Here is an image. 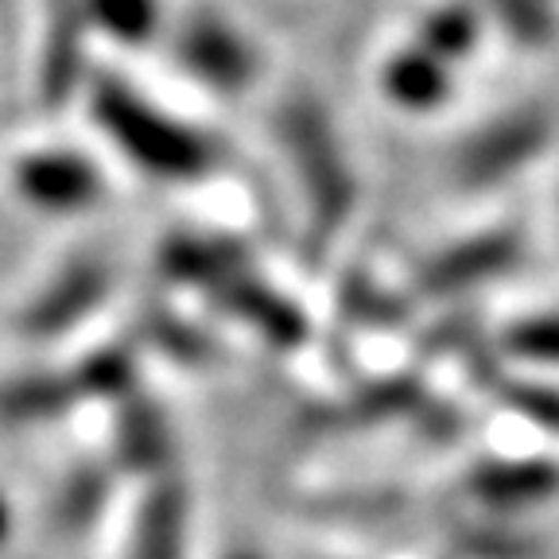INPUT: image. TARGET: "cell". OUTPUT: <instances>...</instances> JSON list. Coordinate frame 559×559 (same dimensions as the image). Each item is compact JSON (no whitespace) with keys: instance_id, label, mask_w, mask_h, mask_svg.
<instances>
[{"instance_id":"cell-1","label":"cell","mask_w":559,"mask_h":559,"mask_svg":"<svg viewBox=\"0 0 559 559\" xmlns=\"http://www.w3.org/2000/svg\"><path fill=\"white\" fill-rule=\"evenodd\" d=\"M94 114L105 136L124 152V159L156 179L183 183V179H199L214 167V144L199 129L152 105L124 82H97Z\"/></svg>"},{"instance_id":"cell-2","label":"cell","mask_w":559,"mask_h":559,"mask_svg":"<svg viewBox=\"0 0 559 559\" xmlns=\"http://www.w3.org/2000/svg\"><path fill=\"white\" fill-rule=\"evenodd\" d=\"M280 140L288 148L292 175H296L299 199L307 210V226L319 237H334L349 222L354 194H358L334 121L319 102L296 97L280 114Z\"/></svg>"},{"instance_id":"cell-3","label":"cell","mask_w":559,"mask_h":559,"mask_svg":"<svg viewBox=\"0 0 559 559\" xmlns=\"http://www.w3.org/2000/svg\"><path fill=\"white\" fill-rule=\"evenodd\" d=\"M551 136V121L544 109L521 105L509 114L481 124L474 136H466L454 152V179L463 191H486L501 183L521 167H528L544 152Z\"/></svg>"},{"instance_id":"cell-4","label":"cell","mask_w":559,"mask_h":559,"mask_svg":"<svg viewBox=\"0 0 559 559\" xmlns=\"http://www.w3.org/2000/svg\"><path fill=\"white\" fill-rule=\"evenodd\" d=\"M109 284H114V269H109L102 257H79V261H70L67 269L24 307L20 331L32 334V338H55V334L74 331L86 314H94L97 307H102V299L109 296Z\"/></svg>"},{"instance_id":"cell-5","label":"cell","mask_w":559,"mask_h":559,"mask_svg":"<svg viewBox=\"0 0 559 559\" xmlns=\"http://www.w3.org/2000/svg\"><path fill=\"white\" fill-rule=\"evenodd\" d=\"M521 261V237L509 229H486V234L463 237L447 245L419 269L416 284L428 296H463V292L506 276Z\"/></svg>"},{"instance_id":"cell-6","label":"cell","mask_w":559,"mask_h":559,"mask_svg":"<svg viewBox=\"0 0 559 559\" xmlns=\"http://www.w3.org/2000/svg\"><path fill=\"white\" fill-rule=\"evenodd\" d=\"M16 191L44 210H79L97 199L102 179L79 152H27L16 164Z\"/></svg>"},{"instance_id":"cell-7","label":"cell","mask_w":559,"mask_h":559,"mask_svg":"<svg viewBox=\"0 0 559 559\" xmlns=\"http://www.w3.org/2000/svg\"><path fill=\"white\" fill-rule=\"evenodd\" d=\"M179 59L191 74L218 90H237L253 79V47L218 16H194L183 27Z\"/></svg>"},{"instance_id":"cell-8","label":"cell","mask_w":559,"mask_h":559,"mask_svg":"<svg viewBox=\"0 0 559 559\" xmlns=\"http://www.w3.org/2000/svg\"><path fill=\"white\" fill-rule=\"evenodd\" d=\"M191 498L175 478H156L132 521L129 559H187Z\"/></svg>"},{"instance_id":"cell-9","label":"cell","mask_w":559,"mask_h":559,"mask_svg":"<svg viewBox=\"0 0 559 559\" xmlns=\"http://www.w3.org/2000/svg\"><path fill=\"white\" fill-rule=\"evenodd\" d=\"M463 489L486 509H524L540 506L559 493V466L544 459H498L478 463L466 474Z\"/></svg>"},{"instance_id":"cell-10","label":"cell","mask_w":559,"mask_h":559,"mask_svg":"<svg viewBox=\"0 0 559 559\" xmlns=\"http://www.w3.org/2000/svg\"><path fill=\"white\" fill-rule=\"evenodd\" d=\"M159 264L175 284H194L214 296L229 280L245 276V249L241 241L222 234H179L164 245Z\"/></svg>"},{"instance_id":"cell-11","label":"cell","mask_w":559,"mask_h":559,"mask_svg":"<svg viewBox=\"0 0 559 559\" xmlns=\"http://www.w3.org/2000/svg\"><path fill=\"white\" fill-rule=\"evenodd\" d=\"M214 299L226 307V314H234L237 323L253 326V331L261 334V338H269L272 346H296L307 331L304 314L296 311V304H288L280 292L264 288L261 280L249 276V272L229 280L226 288L214 292Z\"/></svg>"},{"instance_id":"cell-12","label":"cell","mask_w":559,"mask_h":559,"mask_svg":"<svg viewBox=\"0 0 559 559\" xmlns=\"http://www.w3.org/2000/svg\"><path fill=\"white\" fill-rule=\"evenodd\" d=\"M167 459H171V428L164 412L140 396H124L117 416V463L167 478Z\"/></svg>"},{"instance_id":"cell-13","label":"cell","mask_w":559,"mask_h":559,"mask_svg":"<svg viewBox=\"0 0 559 559\" xmlns=\"http://www.w3.org/2000/svg\"><path fill=\"white\" fill-rule=\"evenodd\" d=\"M381 86L404 109H431V105H443L451 94V62L431 55L424 44L404 47L384 62Z\"/></svg>"},{"instance_id":"cell-14","label":"cell","mask_w":559,"mask_h":559,"mask_svg":"<svg viewBox=\"0 0 559 559\" xmlns=\"http://www.w3.org/2000/svg\"><path fill=\"white\" fill-rule=\"evenodd\" d=\"M82 401L70 369L62 373H24L0 384V424H44Z\"/></svg>"},{"instance_id":"cell-15","label":"cell","mask_w":559,"mask_h":559,"mask_svg":"<svg viewBox=\"0 0 559 559\" xmlns=\"http://www.w3.org/2000/svg\"><path fill=\"white\" fill-rule=\"evenodd\" d=\"M82 16L74 12V0L55 4L51 27H47V47H44V74H39V90L47 102H62L79 79L82 67Z\"/></svg>"},{"instance_id":"cell-16","label":"cell","mask_w":559,"mask_h":559,"mask_svg":"<svg viewBox=\"0 0 559 559\" xmlns=\"http://www.w3.org/2000/svg\"><path fill=\"white\" fill-rule=\"evenodd\" d=\"M105 498H109V478H105L102 471H79L67 486H62L59 501H55V509H51L55 528L82 533L90 521H97Z\"/></svg>"},{"instance_id":"cell-17","label":"cell","mask_w":559,"mask_h":559,"mask_svg":"<svg viewBox=\"0 0 559 559\" xmlns=\"http://www.w3.org/2000/svg\"><path fill=\"white\" fill-rule=\"evenodd\" d=\"M506 349L528 366H559V311L528 314L506 331Z\"/></svg>"},{"instance_id":"cell-18","label":"cell","mask_w":559,"mask_h":559,"mask_svg":"<svg viewBox=\"0 0 559 559\" xmlns=\"http://www.w3.org/2000/svg\"><path fill=\"white\" fill-rule=\"evenodd\" d=\"M478 4L509 27L516 44L540 47L556 35V16L548 0H478Z\"/></svg>"},{"instance_id":"cell-19","label":"cell","mask_w":559,"mask_h":559,"mask_svg":"<svg viewBox=\"0 0 559 559\" xmlns=\"http://www.w3.org/2000/svg\"><path fill=\"white\" fill-rule=\"evenodd\" d=\"M478 39L474 32V12L466 9H439L428 16L424 32H419V44L428 47L431 55H439L443 62H454L459 55H466Z\"/></svg>"},{"instance_id":"cell-20","label":"cell","mask_w":559,"mask_h":559,"mask_svg":"<svg viewBox=\"0 0 559 559\" xmlns=\"http://www.w3.org/2000/svg\"><path fill=\"white\" fill-rule=\"evenodd\" d=\"M90 16L109 35L136 44L156 27V0H90Z\"/></svg>"},{"instance_id":"cell-21","label":"cell","mask_w":559,"mask_h":559,"mask_svg":"<svg viewBox=\"0 0 559 559\" xmlns=\"http://www.w3.org/2000/svg\"><path fill=\"white\" fill-rule=\"evenodd\" d=\"M9 524H12L9 506H4V498H0V540H4V536H9Z\"/></svg>"},{"instance_id":"cell-22","label":"cell","mask_w":559,"mask_h":559,"mask_svg":"<svg viewBox=\"0 0 559 559\" xmlns=\"http://www.w3.org/2000/svg\"><path fill=\"white\" fill-rule=\"evenodd\" d=\"M226 559H261V556H253V551H237V556H226Z\"/></svg>"}]
</instances>
